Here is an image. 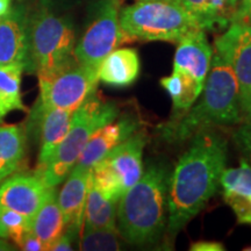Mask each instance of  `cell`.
<instances>
[{"label": "cell", "instance_id": "cell-21", "mask_svg": "<svg viewBox=\"0 0 251 251\" xmlns=\"http://www.w3.org/2000/svg\"><path fill=\"white\" fill-rule=\"evenodd\" d=\"M118 202L117 200L102 193L90 178L85 211H84L83 228L118 229Z\"/></svg>", "mask_w": 251, "mask_h": 251}, {"label": "cell", "instance_id": "cell-26", "mask_svg": "<svg viewBox=\"0 0 251 251\" xmlns=\"http://www.w3.org/2000/svg\"><path fill=\"white\" fill-rule=\"evenodd\" d=\"M79 236V234H77L76 231L70 230V229H64L61 236L52 243V246L50 247L49 250L52 251H71L74 250V241L75 238Z\"/></svg>", "mask_w": 251, "mask_h": 251}, {"label": "cell", "instance_id": "cell-13", "mask_svg": "<svg viewBox=\"0 0 251 251\" xmlns=\"http://www.w3.org/2000/svg\"><path fill=\"white\" fill-rule=\"evenodd\" d=\"M50 188L39 175H12L0 183V207L15 211L33 222Z\"/></svg>", "mask_w": 251, "mask_h": 251}, {"label": "cell", "instance_id": "cell-34", "mask_svg": "<svg viewBox=\"0 0 251 251\" xmlns=\"http://www.w3.org/2000/svg\"><path fill=\"white\" fill-rule=\"evenodd\" d=\"M0 237H1V233H0Z\"/></svg>", "mask_w": 251, "mask_h": 251}, {"label": "cell", "instance_id": "cell-30", "mask_svg": "<svg viewBox=\"0 0 251 251\" xmlns=\"http://www.w3.org/2000/svg\"><path fill=\"white\" fill-rule=\"evenodd\" d=\"M226 248L220 242L212 241H198L191 244L190 250L192 251H225Z\"/></svg>", "mask_w": 251, "mask_h": 251}, {"label": "cell", "instance_id": "cell-29", "mask_svg": "<svg viewBox=\"0 0 251 251\" xmlns=\"http://www.w3.org/2000/svg\"><path fill=\"white\" fill-rule=\"evenodd\" d=\"M251 19V0H240L237 12L235 14L234 21L250 24Z\"/></svg>", "mask_w": 251, "mask_h": 251}, {"label": "cell", "instance_id": "cell-5", "mask_svg": "<svg viewBox=\"0 0 251 251\" xmlns=\"http://www.w3.org/2000/svg\"><path fill=\"white\" fill-rule=\"evenodd\" d=\"M119 106L115 101L105 100L94 91L72 113L71 126L67 136L56 149L50 161L35 174L42 178L48 187H56L67 179L79 158L86 143L99 128L119 118Z\"/></svg>", "mask_w": 251, "mask_h": 251}, {"label": "cell", "instance_id": "cell-35", "mask_svg": "<svg viewBox=\"0 0 251 251\" xmlns=\"http://www.w3.org/2000/svg\"><path fill=\"white\" fill-rule=\"evenodd\" d=\"M250 24H251V19H250Z\"/></svg>", "mask_w": 251, "mask_h": 251}, {"label": "cell", "instance_id": "cell-18", "mask_svg": "<svg viewBox=\"0 0 251 251\" xmlns=\"http://www.w3.org/2000/svg\"><path fill=\"white\" fill-rule=\"evenodd\" d=\"M141 72V59L136 49L117 48L99 64L98 78L106 85L118 89L133 85Z\"/></svg>", "mask_w": 251, "mask_h": 251}, {"label": "cell", "instance_id": "cell-20", "mask_svg": "<svg viewBox=\"0 0 251 251\" xmlns=\"http://www.w3.org/2000/svg\"><path fill=\"white\" fill-rule=\"evenodd\" d=\"M64 229V219L58 205L56 187H51L45 201L34 216L31 222V233L40 238L46 247V250H49Z\"/></svg>", "mask_w": 251, "mask_h": 251}, {"label": "cell", "instance_id": "cell-19", "mask_svg": "<svg viewBox=\"0 0 251 251\" xmlns=\"http://www.w3.org/2000/svg\"><path fill=\"white\" fill-rule=\"evenodd\" d=\"M27 149V133L18 125H0V183L23 165Z\"/></svg>", "mask_w": 251, "mask_h": 251}, {"label": "cell", "instance_id": "cell-3", "mask_svg": "<svg viewBox=\"0 0 251 251\" xmlns=\"http://www.w3.org/2000/svg\"><path fill=\"white\" fill-rule=\"evenodd\" d=\"M168 172L149 164L136 184L120 198L117 228L127 243L150 246L162 237L168 225Z\"/></svg>", "mask_w": 251, "mask_h": 251}, {"label": "cell", "instance_id": "cell-14", "mask_svg": "<svg viewBox=\"0 0 251 251\" xmlns=\"http://www.w3.org/2000/svg\"><path fill=\"white\" fill-rule=\"evenodd\" d=\"M141 127L142 124L140 118L129 113L121 115L117 121L114 120L99 128L86 143L74 169L91 171L100 159H102L119 144L129 139L131 135L141 129Z\"/></svg>", "mask_w": 251, "mask_h": 251}, {"label": "cell", "instance_id": "cell-23", "mask_svg": "<svg viewBox=\"0 0 251 251\" xmlns=\"http://www.w3.org/2000/svg\"><path fill=\"white\" fill-rule=\"evenodd\" d=\"M79 249L84 251L121 250V235L118 229L83 228L80 231Z\"/></svg>", "mask_w": 251, "mask_h": 251}, {"label": "cell", "instance_id": "cell-9", "mask_svg": "<svg viewBox=\"0 0 251 251\" xmlns=\"http://www.w3.org/2000/svg\"><path fill=\"white\" fill-rule=\"evenodd\" d=\"M37 101L45 106L75 112L98 86V69L77 61L46 75H39Z\"/></svg>", "mask_w": 251, "mask_h": 251}, {"label": "cell", "instance_id": "cell-31", "mask_svg": "<svg viewBox=\"0 0 251 251\" xmlns=\"http://www.w3.org/2000/svg\"><path fill=\"white\" fill-rule=\"evenodd\" d=\"M12 1L13 0H0V18L5 17L11 11L12 6H13Z\"/></svg>", "mask_w": 251, "mask_h": 251}, {"label": "cell", "instance_id": "cell-22", "mask_svg": "<svg viewBox=\"0 0 251 251\" xmlns=\"http://www.w3.org/2000/svg\"><path fill=\"white\" fill-rule=\"evenodd\" d=\"M23 64L0 65V122L13 111L27 112L21 97Z\"/></svg>", "mask_w": 251, "mask_h": 251}, {"label": "cell", "instance_id": "cell-15", "mask_svg": "<svg viewBox=\"0 0 251 251\" xmlns=\"http://www.w3.org/2000/svg\"><path fill=\"white\" fill-rule=\"evenodd\" d=\"M29 8L25 2L12 6L0 18V65L23 64L27 56V26Z\"/></svg>", "mask_w": 251, "mask_h": 251}, {"label": "cell", "instance_id": "cell-8", "mask_svg": "<svg viewBox=\"0 0 251 251\" xmlns=\"http://www.w3.org/2000/svg\"><path fill=\"white\" fill-rule=\"evenodd\" d=\"M120 11L121 0H96L85 30L75 48L78 63L98 69L109 52L130 41L121 28Z\"/></svg>", "mask_w": 251, "mask_h": 251}, {"label": "cell", "instance_id": "cell-1", "mask_svg": "<svg viewBox=\"0 0 251 251\" xmlns=\"http://www.w3.org/2000/svg\"><path fill=\"white\" fill-rule=\"evenodd\" d=\"M191 140L168 181L166 231L171 237L214 197L227 163L228 142L222 134L203 130Z\"/></svg>", "mask_w": 251, "mask_h": 251}, {"label": "cell", "instance_id": "cell-27", "mask_svg": "<svg viewBox=\"0 0 251 251\" xmlns=\"http://www.w3.org/2000/svg\"><path fill=\"white\" fill-rule=\"evenodd\" d=\"M83 1L84 0H37V2H39L37 5H41L43 7H47L51 9V11L59 12L61 13V12H64L67 9L75 7V6Z\"/></svg>", "mask_w": 251, "mask_h": 251}, {"label": "cell", "instance_id": "cell-10", "mask_svg": "<svg viewBox=\"0 0 251 251\" xmlns=\"http://www.w3.org/2000/svg\"><path fill=\"white\" fill-rule=\"evenodd\" d=\"M216 54L227 61L237 79L242 122H251V24L233 21L215 39Z\"/></svg>", "mask_w": 251, "mask_h": 251}, {"label": "cell", "instance_id": "cell-33", "mask_svg": "<svg viewBox=\"0 0 251 251\" xmlns=\"http://www.w3.org/2000/svg\"><path fill=\"white\" fill-rule=\"evenodd\" d=\"M19 2H25V4H28V2H33L35 1V0H17Z\"/></svg>", "mask_w": 251, "mask_h": 251}, {"label": "cell", "instance_id": "cell-11", "mask_svg": "<svg viewBox=\"0 0 251 251\" xmlns=\"http://www.w3.org/2000/svg\"><path fill=\"white\" fill-rule=\"evenodd\" d=\"M72 113L57 107H50L36 100L29 114L26 133L37 135L40 142L37 168H43L50 161L56 149L67 136L71 126Z\"/></svg>", "mask_w": 251, "mask_h": 251}, {"label": "cell", "instance_id": "cell-6", "mask_svg": "<svg viewBox=\"0 0 251 251\" xmlns=\"http://www.w3.org/2000/svg\"><path fill=\"white\" fill-rule=\"evenodd\" d=\"M120 25L130 40L168 42L201 29L179 0H139L121 8Z\"/></svg>", "mask_w": 251, "mask_h": 251}, {"label": "cell", "instance_id": "cell-17", "mask_svg": "<svg viewBox=\"0 0 251 251\" xmlns=\"http://www.w3.org/2000/svg\"><path fill=\"white\" fill-rule=\"evenodd\" d=\"M90 178L91 171L72 169L59 194H57L65 229H70L79 235L84 224V211Z\"/></svg>", "mask_w": 251, "mask_h": 251}, {"label": "cell", "instance_id": "cell-28", "mask_svg": "<svg viewBox=\"0 0 251 251\" xmlns=\"http://www.w3.org/2000/svg\"><path fill=\"white\" fill-rule=\"evenodd\" d=\"M21 250L26 251H46V247L41 242L39 237H36L33 233H28L27 236L25 237L23 244L20 247Z\"/></svg>", "mask_w": 251, "mask_h": 251}, {"label": "cell", "instance_id": "cell-16", "mask_svg": "<svg viewBox=\"0 0 251 251\" xmlns=\"http://www.w3.org/2000/svg\"><path fill=\"white\" fill-rule=\"evenodd\" d=\"M220 186L224 200L233 209L237 222L251 225V166L241 158L238 168L225 169Z\"/></svg>", "mask_w": 251, "mask_h": 251}, {"label": "cell", "instance_id": "cell-4", "mask_svg": "<svg viewBox=\"0 0 251 251\" xmlns=\"http://www.w3.org/2000/svg\"><path fill=\"white\" fill-rule=\"evenodd\" d=\"M76 31L71 19L37 5L29 11L25 71L46 75L76 62Z\"/></svg>", "mask_w": 251, "mask_h": 251}, {"label": "cell", "instance_id": "cell-25", "mask_svg": "<svg viewBox=\"0 0 251 251\" xmlns=\"http://www.w3.org/2000/svg\"><path fill=\"white\" fill-rule=\"evenodd\" d=\"M234 143L251 166V122H241V126L233 134Z\"/></svg>", "mask_w": 251, "mask_h": 251}, {"label": "cell", "instance_id": "cell-24", "mask_svg": "<svg viewBox=\"0 0 251 251\" xmlns=\"http://www.w3.org/2000/svg\"><path fill=\"white\" fill-rule=\"evenodd\" d=\"M31 231V221L20 213L0 207V233L20 248L25 237Z\"/></svg>", "mask_w": 251, "mask_h": 251}, {"label": "cell", "instance_id": "cell-12", "mask_svg": "<svg viewBox=\"0 0 251 251\" xmlns=\"http://www.w3.org/2000/svg\"><path fill=\"white\" fill-rule=\"evenodd\" d=\"M212 58L213 49L207 40L205 30H194L178 42L172 72L202 92L211 69Z\"/></svg>", "mask_w": 251, "mask_h": 251}, {"label": "cell", "instance_id": "cell-7", "mask_svg": "<svg viewBox=\"0 0 251 251\" xmlns=\"http://www.w3.org/2000/svg\"><path fill=\"white\" fill-rule=\"evenodd\" d=\"M147 142V133L140 129L115 147L91 170L93 184L106 196L119 201L142 177V158Z\"/></svg>", "mask_w": 251, "mask_h": 251}, {"label": "cell", "instance_id": "cell-32", "mask_svg": "<svg viewBox=\"0 0 251 251\" xmlns=\"http://www.w3.org/2000/svg\"><path fill=\"white\" fill-rule=\"evenodd\" d=\"M0 250H13V248H11L7 242H5V238L0 237Z\"/></svg>", "mask_w": 251, "mask_h": 251}, {"label": "cell", "instance_id": "cell-2", "mask_svg": "<svg viewBox=\"0 0 251 251\" xmlns=\"http://www.w3.org/2000/svg\"><path fill=\"white\" fill-rule=\"evenodd\" d=\"M241 112L237 79L230 65L215 54L205 86L196 103L176 120L159 126V136L169 143L185 142L203 130L240 125Z\"/></svg>", "mask_w": 251, "mask_h": 251}]
</instances>
